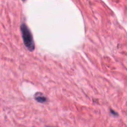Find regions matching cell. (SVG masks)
<instances>
[{
  "label": "cell",
  "instance_id": "1",
  "mask_svg": "<svg viewBox=\"0 0 127 127\" xmlns=\"http://www.w3.org/2000/svg\"><path fill=\"white\" fill-rule=\"evenodd\" d=\"M21 31L25 46L29 50L32 52L34 50L35 45L31 31L25 24H22L21 26Z\"/></svg>",
  "mask_w": 127,
  "mask_h": 127
},
{
  "label": "cell",
  "instance_id": "2",
  "mask_svg": "<svg viewBox=\"0 0 127 127\" xmlns=\"http://www.w3.org/2000/svg\"><path fill=\"white\" fill-rule=\"evenodd\" d=\"M35 99L37 102L40 103H45L47 100L45 96L40 93H37V94H35Z\"/></svg>",
  "mask_w": 127,
  "mask_h": 127
}]
</instances>
